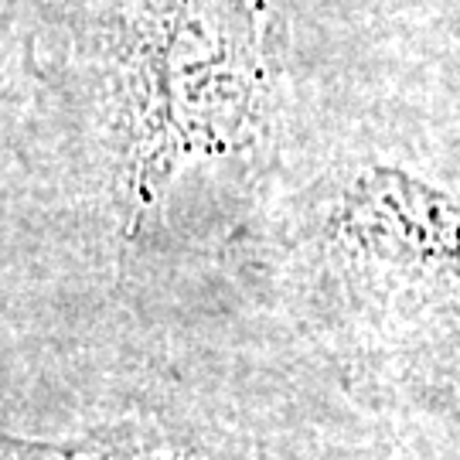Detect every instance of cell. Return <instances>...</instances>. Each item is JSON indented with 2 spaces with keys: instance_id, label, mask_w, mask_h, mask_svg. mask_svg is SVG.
<instances>
[{
  "instance_id": "cell-4",
  "label": "cell",
  "mask_w": 460,
  "mask_h": 460,
  "mask_svg": "<svg viewBox=\"0 0 460 460\" xmlns=\"http://www.w3.org/2000/svg\"><path fill=\"white\" fill-rule=\"evenodd\" d=\"M38 89L31 0H0V154L14 144Z\"/></svg>"
},
{
  "instance_id": "cell-2",
  "label": "cell",
  "mask_w": 460,
  "mask_h": 460,
  "mask_svg": "<svg viewBox=\"0 0 460 460\" xmlns=\"http://www.w3.org/2000/svg\"><path fill=\"white\" fill-rule=\"evenodd\" d=\"M324 311L358 345L460 334V188L395 161L317 184L294 235Z\"/></svg>"
},
{
  "instance_id": "cell-1",
  "label": "cell",
  "mask_w": 460,
  "mask_h": 460,
  "mask_svg": "<svg viewBox=\"0 0 460 460\" xmlns=\"http://www.w3.org/2000/svg\"><path fill=\"white\" fill-rule=\"evenodd\" d=\"M38 89L68 113L127 249L161 243L184 188L273 157L290 0H31Z\"/></svg>"
},
{
  "instance_id": "cell-3",
  "label": "cell",
  "mask_w": 460,
  "mask_h": 460,
  "mask_svg": "<svg viewBox=\"0 0 460 460\" xmlns=\"http://www.w3.org/2000/svg\"><path fill=\"white\" fill-rule=\"evenodd\" d=\"M0 460H246V447L181 412L137 410L66 437L0 429Z\"/></svg>"
}]
</instances>
